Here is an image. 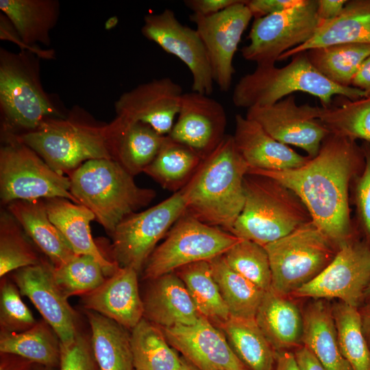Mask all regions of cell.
Here are the masks:
<instances>
[{
  "instance_id": "37",
  "label": "cell",
  "mask_w": 370,
  "mask_h": 370,
  "mask_svg": "<svg viewBox=\"0 0 370 370\" xmlns=\"http://www.w3.org/2000/svg\"><path fill=\"white\" fill-rule=\"evenodd\" d=\"M208 262L230 316L255 319L265 292L232 270L223 255Z\"/></svg>"
},
{
  "instance_id": "28",
  "label": "cell",
  "mask_w": 370,
  "mask_h": 370,
  "mask_svg": "<svg viewBox=\"0 0 370 370\" xmlns=\"http://www.w3.org/2000/svg\"><path fill=\"white\" fill-rule=\"evenodd\" d=\"M340 44L370 45V0L347 1L337 17L322 21L308 41L285 52L278 60L312 49Z\"/></svg>"
},
{
  "instance_id": "24",
  "label": "cell",
  "mask_w": 370,
  "mask_h": 370,
  "mask_svg": "<svg viewBox=\"0 0 370 370\" xmlns=\"http://www.w3.org/2000/svg\"><path fill=\"white\" fill-rule=\"evenodd\" d=\"M143 296V317L161 328L195 324L201 317L175 272L150 280Z\"/></svg>"
},
{
  "instance_id": "31",
  "label": "cell",
  "mask_w": 370,
  "mask_h": 370,
  "mask_svg": "<svg viewBox=\"0 0 370 370\" xmlns=\"http://www.w3.org/2000/svg\"><path fill=\"white\" fill-rule=\"evenodd\" d=\"M90 327V344L100 370H134L127 329L98 312L84 310Z\"/></svg>"
},
{
  "instance_id": "59",
  "label": "cell",
  "mask_w": 370,
  "mask_h": 370,
  "mask_svg": "<svg viewBox=\"0 0 370 370\" xmlns=\"http://www.w3.org/2000/svg\"><path fill=\"white\" fill-rule=\"evenodd\" d=\"M135 370V369H134Z\"/></svg>"
},
{
  "instance_id": "18",
  "label": "cell",
  "mask_w": 370,
  "mask_h": 370,
  "mask_svg": "<svg viewBox=\"0 0 370 370\" xmlns=\"http://www.w3.org/2000/svg\"><path fill=\"white\" fill-rule=\"evenodd\" d=\"M183 94L181 86L169 77L153 79L123 92L114 103L116 116L147 124L167 136L179 113Z\"/></svg>"
},
{
  "instance_id": "44",
  "label": "cell",
  "mask_w": 370,
  "mask_h": 370,
  "mask_svg": "<svg viewBox=\"0 0 370 370\" xmlns=\"http://www.w3.org/2000/svg\"><path fill=\"white\" fill-rule=\"evenodd\" d=\"M21 294L12 280L5 276L0 285V332L19 333L37 322L23 301Z\"/></svg>"
},
{
  "instance_id": "49",
  "label": "cell",
  "mask_w": 370,
  "mask_h": 370,
  "mask_svg": "<svg viewBox=\"0 0 370 370\" xmlns=\"http://www.w3.org/2000/svg\"><path fill=\"white\" fill-rule=\"evenodd\" d=\"M346 0H317V13L322 21L337 17L343 11Z\"/></svg>"
},
{
  "instance_id": "39",
  "label": "cell",
  "mask_w": 370,
  "mask_h": 370,
  "mask_svg": "<svg viewBox=\"0 0 370 370\" xmlns=\"http://www.w3.org/2000/svg\"><path fill=\"white\" fill-rule=\"evenodd\" d=\"M319 107V119L330 134L370 144V95L358 99L341 97Z\"/></svg>"
},
{
  "instance_id": "46",
  "label": "cell",
  "mask_w": 370,
  "mask_h": 370,
  "mask_svg": "<svg viewBox=\"0 0 370 370\" xmlns=\"http://www.w3.org/2000/svg\"><path fill=\"white\" fill-rule=\"evenodd\" d=\"M59 370H100L88 335L79 330L73 341L61 343Z\"/></svg>"
},
{
  "instance_id": "4",
  "label": "cell",
  "mask_w": 370,
  "mask_h": 370,
  "mask_svg": "<svg viewBox=\"0 0 370 370\" xmlns=\"http://www.w3.org/2000/svg\"><path fill=\"white\" fill-rule=\"evenodd\" d=\"M69 177L72 195L92 212L110 234L126 217L148 206L156 195L153 189L138 186L134 176L112 159L86 161Z\"/></svg>"
},
{
  "instance_id": "55",
  "label": "cell",
  "mask_w": 370,
  "mask_h": 370,
  "mask_svg": "<svg viewBox=\"0 0 370 370\" xmlns=\"http://www.w3.org/2000/svg\"><path fill=\"white\" fill-rule=\"evenodd\" d=\"M175 370H199L190 362L182 357V362L180 367Z\"/></svg>"
},
{
  "instance_id": "29",
  "label": "cell",
  "mask_w": 370,
  "mask_h": 370,
  "mask_svg": "<svg viewBox=\"0 0 370 370\" xmlns=\"http://www.w3.org/2000/svg\"><path fill=\"white\" fill-rule=\"evenodd\" d=\"M302 314V345L326 370H352L340 350L332 305L325 299H312Z\"/></svg>"
},
{
  "instance_id": "47",
  "label": "cell",
  "mask_w": 370,
  "mask_h": 370,
  "mask_svg": "<svg viewBox=\"0 0 370 370\" xmlns=\"http://www.w3.org/2000/svg\"><path fill=\"white\" fill-rule=\"evenodd\" d=\"M300 1L301 0H249L246 1V5L253 17L258 18L291 8Z\"/></svg>"
},
{
  "instance_id": "7",
  "label": "cell",
  "mask_w": 370,
  "mask_h": 370,
  "mask_svg": "<svg viewBox=\"0 0 370 370\" xmlns=\"http://www.w3.org/2000/svg\"><path fill=\"white\" fill-rule=\"evenodd\" d=\"M40 58L21 51L0 48V109L3 134L35 130L45 119L65 117L45 91Z\"/></svg>"
},
{
  "instance_id": "19",
  "label": "cell",
  "mask_w": 370,
  "mask_h": 370,
  "mask_svg": "<svg viewBox=\"0 0 370 370\" xmlns=\"http://www.w3.org/2000/svg\"><path fill=\"white\" fill-rule=\"evenodd\" d=\"M176 122L168 135L203 158L224 138L227 117L224 107L210 96L197 92L182 95Z\"/></svg>"
},
{
  "instance_id": "41",
  "label": "cell",
  "mask_w": 370,
  "mask_h": 370,
  "mask_svg": "<svg viewBox=\"0 0 370 370\" xmlns=\"http://www.w3.org/2000/svg\"><path fill=\"white\" fill-rule=\"evenodd\" d=\"M16 219L8 211L0 215V277L37 264L41 258Z\"/></svg>"
},
{
  "instance_id": "16",
  "label": "cell",
  "mask_w": 370,
  "mask_h": 370,
  "mask_svg": "<svg viewBox=\"0 0 370 370\" xmlns=\"http://www.w3.org/2000/svg\"><path fill=\"white\" fill-rule=\"evenodd\" d=\"M252 17L246 1L242 0L214 14L189 16L207 51L214 83L221 91L231 86L235 73L234 57Z\"/></svg>"
},
{
  "instance_id": "2",
  "label": "cell",
  "mask_w": 370,
  "mask_h": 370,
  "mask_svg": "<svg viewBox=\"0 0 370 370\" xmlns=\"http://www.w3.org/2000/svg\"><path fill=\"white\" fill-rule=\"evenodd\" d=\"M249 166L239 153L233 136L204 158L184 188L186 213L200 221L230 232L245 203L244 179Z\"/></svg>"
},
{
  "instance_id": "48",
  "label": "cell",
  "mask_w": 370,
  "mask_h": 370,
  "mask_svg": "<svg viewBox=\"0 0 370 370\" xmlns=\"http://www.w3.org/2000/svg\"><path fill=\"white\" fill-rule=\"evenodd\" d=\"M239 0H185L184 5L193 14L208 16L219 12Z\"/></svg>"
},
{
  "instance_id": "30",
  "label": "cell",
  "mask_w": 370,
  "mask_h": 370,
  "mask_svg": "<svg viewBox=\"0 0 370 370\" xmlns=\"http://www.w3.org/2000/svg\"><path fill=\"white\" fill-rule=\"evenodd\" d=\"M113 158L133 176L143 172L160 149L166 136L149 125L116 116Z\"/></svg>"
},
{
  "instance_id": "22",
  "label": "cell",
  "mask_w": 370,
  "mask_h": 370,
  "mask_svg": "<svg viewBox=\"0 0 370 370\" xmlns=\"http://www.w3.org/2000/svg\"><path fill=\"white\" fill-rule=\"evenodd\" d=\"M235 145L250 169L278 171L294 169L310 159L268 134L257 122L236 114Z\"/></svg>"
},
{
  "instance_id": "14",
  "label": "cell",
  "mask_w": 370,
  "mask_h": 370,
  "mask_svg": "<svg viewBox=\"0 0 370 370\" xmlns=\"http://www.w3.org/2000/svg\"><path fill=\"white\" fill-rule=\"evenodd\" d=\"M142 34L188 68L192 91L210 96L214 89L212 71L204 44L196 29L184 25L170 9L144 17Z\"/></svg>"
},
{
  "instance_id": "3",
  "label": "cell",
  "mask_w": 370,
  "mask_h": 370,
  "mask_svg": "<svg viewBox=\"0 0 370 370\" xmlns=\"http://www.w3.org/2000/svg\"><path fill=\"white\" fill-rule=\"evenodd\" d=\"M78 115L73 111L67 117L49 118L34 130L14 135L62 175L90 160H114L113 123H92Z\"/></svg>"
},
{
  "instance_id": "38",
  "label": "cell",
  "mask_w": 370,
  "mask_h": 370,
  "mask_svg": "<svg viewBox=\"0 0 370 370\" xmlns=\"http://www.w3.org/2000/svg\"><path fill=\"white\" fill-rule=\"evenodd\" d=\"M305 52L312 65L325 78L349 87L360 65L370 55V45L340 44Z\"/></svg>"
},
{
  "instance_id": "15",
  "label": "cell",
  "mask_w": 370,
  "mask_h": 370,
  "mask_svg": "<svg viewBox=\"0 0 370 370\" xmlns=\"http://www.w3.org/2000/svg\"><path fill=\"white\" fill-rule=\"evenodd\" d=\"M246 117L278 141L302 149L310 158L317 155L330 134L319 119V106L298 105L293 95L273 105L249 108Z\"/></svg>"
},
{
  "instance_id": "40",
  "label": "cell",
  "mask_w": 370,
  "mask_h": 370,
  "mask_svg": "<svg viewBox=\"0 0 370 370\" xmlns=\"http://www.w3.org/2000/svg\"><path fill=\"white\" fill-rule=\"evenodd\" d=\"M341 352L352 370H370V347L358 308L338 301L332 305Z\"/></svg>"
},
{
  "instance_id": "33",
  "label": "cell",
  "mask_w": 370,
  "mask_h": 370,
  "mask_svg": "<svg viewBox=\"0 0 370 370\" xmlns=\"http://www.w3.org/2000/svg\"><path fill=\"white\" fill-rule=\"evenodd\" d=\"M0 353L15 354L46 367L59 368L61 341L43 319L19 333L0 332Z\"/></svg>"
},
{
  "instance_id": "34",
  "label": "cell",
  "mask_w": 370,
  "mask_h": 370,
  "mask_svg": "<svg viewBox=\"0 0 370 370\" xmlns=\"http://www.w3.org/2000/svg\"><path fill=\"white\" fill-rule=\"evenodd\" d=\"M202 159L193 149L167 135L158 154L143 172L164 188L175 193L189 182Z\"/></svg>"
},
{
  "instance_id": "45",
  "label": "cell",
  "mask_w": 370,
  "mask_h": 370,
  "mask_svg": "<svg viewBox=\"0 0 370 370\" xmlns=\"http://www.w3.org/2000/svg\"><path fill=\"white\" fill-rule=\"evenodd\" d=\"M361 147L365 164L362 171L354 177V199L364 241L370 246V144L363 142Z\"/></svg>"
},
{
  "instance_id": "23",
  "label": "cell",
  "mask_w": 370,
  "mask_h": 370,
  "mask_svg": "<svg viewBox=\"0 0 370 370\" xmlns=\"http://www.w3.org/2000/svg\"><path fill=\"white\" fill-rule=\"evenodd\" d=\"M0 10L9 19L20 39L23 49L40 58L52 60L55 51L49 47L50 32L56 25L60 12L58 0H0Z\"/></svg>"
},
{
  "instance_id": "42",
  "label": "cell",
  "mask_w": 370,
  "mask_h": 370,
  "mask_svg": "<svg viewBox=\"0 0 370 370\" xmlns=\"http://www.w3.org/2000/svg\"><path fill=\"white\" fill-rule=\"evenodd\" d=\"M227 265L264 292L271 289V271L267 252L255 242L241 239L223 255Z\"/></svg>"
},
{
  "instance_id": "43",
  "label": "cell",
  "mask_w": 370,
  "mask_h": 370,
  "mask_svg": "<svg viewBox=\"0 0 370 370\" xmlns=\"http://www.w3.org/2000/svg\"><path fill=\"white\" fill-rule=\"evenodd\" d=\"M106 275L102 266L88 255H75L66 263L54 268L55 280L68 298L95 290L105 282Z\"/></svg>"
},
{
  "instance_id": "21",
  "label": "cell",
  "mask_w": 370,
  "mask_h": 370,
  "mask_svg": "<svg viewBox=\"0 0 370 370\" xmlns=\"http://www.w3.org/2000/svg\"><path fill=\"white\" fill-rule=\"evenodd\" d=\"M138 272L131 267H119L95 290L81 296L84 310L98 312L132 330L143 318Z\"/></svg>"
},
{
  "instance_id": "26",
  "label": "cell",
  "mask_w": 370,
  "mask_h": 370,
  "mask_svg": "<svg viewBox=\"0 0 370 370\" xmlns=\"http://www.w3.org/2000/svg\"><path fill=\"white\" fill-rule=\"evenodd\" d=\"M44 201L49 219L75 254L93 257L102 266L108 277L120 267L115 262L106 259L95 243L90 223L95 220V217L91 210L65 198H49Z\"/></svg>"
},
{
  "instance_id": "53",
  "label": "cell",
  "mask_w": 370,
  "mask_h": 370,
  "mask_svg": "<svg viewBox=\"0 0 370 370\" xmlns=\"http://www.w3.org/2000/svg\"><path fill=\"white\" fill-rule=\"evenodd\" d=\"M274 370H301L293 352L278 353Z\"/></svg>"
},
{
  "instance_id": "36",
  "label": "cell",
  "mask_w": 370,
  "mask_h": 370,
  "mask_svg": "<svg viewBox=\"0 0 370 370\" xmlns=\"http://www.w3.org/2000/svg\"><path fill=\"white\" fill-rule=\"evenodd\" d=\"M185 284L199 314L219 327L230 317L208 261H199L174 271Z\"/></svg>"
},
{
  "instance_id": "20",
  "label": "cell",
  "mask_w": 370,
  "mask_h": 370,
  "mask_svg": "<svg viewBox=\"0 0 370 370\" xmlns=\"http://www.w3.org/2000/svg\"><path fill=\"white\" fill-rule=\"evenodd\" d=\"M162 329L170 345L199 370H247L221 330L203 317L194 325Z\"/></svg>"
},
{
  "instance_id": "51",
  "label": "cell",
  "mask_w": 370,
  "mask_h": 370,
  "mask_svg": "<svg viewBox=\"0 0 370 370\" xmlns=\"http://www.w3.org/2000/svg\"><path fill=\"white\" fill-rule=\"evenodd\" d=\"M293 352L301 370H326L313 354L304 345L297 347Z\"/></svg>"
},
{
  "instance_id": "35",
  "label": "cell",
  "mask_w": 370,
  "mask_h": 370,
  "mask_svg": "<svg viewBox=\"0 0 370 370\" xmlns=\"http://www.w3.org/2000/svg\"><path fill=\"white\" fill-rule=\"evenodd\" d=\"M131 347L135 370H175L180 357L162 329L144 317L132 330Z\"/></svg>"
},
{
  "instance_id": "50",
  "label": "cell",
  "mask_w": 370,
  "mask_h": 370,
  "mask_svg": "<svg viewBox=\"0 0 370 370\" xmlns=\"http://www.w3.org/2000/svg\"><path fill=\"white\" fill-rule=\"evenodd\" d=\"M36 365L15 354L0 353V370H34Z\"/></svg>"
},
{
  "instance_id": "12",
  "label": "cell",
  "mask_w": 370,
  "mask_h": 370,
  "mask_svg": "<svg viewBox=\"0 0 370 370\" xmlns=\"http://www.w3.org/2000/svg\"><path fill=\"white\" fill-rule=\"evenodd\" d=\"M321 23L317 0H301L291 8L254 18L249 42L241 54L257 65L275 64L283 53L308 41Z\"/></svg>"
},
{
  "instance_id": "32",
  "label": "cell",
  "mask_w": 370,
  "mask_h": 370,
  "mask_svg": "<svg viewBox=\"0 0 370 370\" xmlns=\"http://www.w3.org/2000/svg\"><path fill=\"white\" fill-rule=\"evenodd\" d=\"M218 328L247 370H274L278 353L255 319L230 316Z\"/></svg>"
},
{
  "instance_id": "17",
  "label": "cell",
  "mask_w": 370,
  "mask_h": 370,
  "mask_svg": "<svg viewBox=\"0 0 370 370\" xmlns=\"http://www.w3.org/2000/svg\"><path fill=\"white\" fill-rule=\"evenodd\" d=\"M12 280L53 329L62 343L74 339L79 329L75 310L54 278V267L42 258L39 263L17 269Z\"/></svg>"
},
{
  "instance_id": "11",
  "label": "cell",
  "mask_w": 370,
  "mask_h": 370,
  "mask_svg": "<svg viewBox=\"0 0 370 370\" xmlns=\"http://www.w3.org/2000/svg\"><path fill=\"white\" fill-rule=\"evenodd\" d=\"M186 210V195L182 188L158 204L126 217L110 234L113 261L121 267H131L139 273L157 243Z\"/></svg>"
},
{
  "instance_id": "13",
  "label": "cell",
  "mask_w": 370,
  "mask_h": 370,
  "mask_svg": "<svg viewBox=\"0 0 370 370\" xmlns=\"http://www.w3.org/2000/svg\"><path fill=\"white\" fill-rule=\"evenodd\" d=\"M370 286V246L359 239L338 248L330 264L313 280L291 297L314 299H337L359 308Z\"/></svg>"
},
{
  "instance_id": "9",
  "label": "cell",
  "mask_w": 370,
  "mask_h": 370,
  "mask_svg": "<svg viewBox=\"0 0 370 370\" xmlns=\"http://www.w3.org/2000/svg\"><path fill=\"white\" fill-rule=\"evenodd\" d=\"M0 148V197L16 200L61 197L79 204L70 192L69 176L51 169L32 149L12 134H2Z\"/></svg>"
},
{
  "instance_id": "10",
  "label": "cell",
  "mask_w": 370,
  "mask_h": 370,
  "mask_svg": "<svg viewBox=\"0 0 370 370\" xmlns=\"http://www.w3.org/2000/svg\"><path fill=\"white\" fill-rule=\"evenodd\" d=\"M241 239L185 213L148 258L143 278L153 280L187 264L209 261L223 255Z\"/></svg>"
},
{
  "instance_id": "27",
  "label": "cell",
  "mask_w": 370,
  "mask_h": 370,
  "mask_svg": "<svg viewBox=\"0 0 370 370\" xmlns=\"http://www.w3.org/2000/svg\"><path fill=\"white\" fill-rule=\"evenodd\" d=\"M7 210L54 268L60 267L77 255L49 219L44 199L16 200L7 205Z\"/></svg>"
},
{
  "instance_id": "6",
  "label": "cell",
  "mask_w": 370,
  "mask_h": 370,
  "mask_svg": "<svg viewBox=\"0 0 370 370\" xmlns=\"http://www.w3.org/2000/svg\"><path fill=\"white\" fill-rule=\"evenodd\" d=\"M244 191L243 210L229 232L239 238L264 246L312 221L300 199L270 177L247 173Z\"/></svg>"
},
{
  "instance_id": "25",
  "label": "cell",
  "mask_w": 370,
  "mask_h": 370,
  "mask_svg": "<svg viewBox=\"0 0 370 370\" xmlns=\"http://www.w3.org/2000/svg\"><path fill=\"white\" fill-rule=\"evenodd\" d=\"M294 298L265 292L255 320L277 353L293 352L302 345L304 321L302 310Z\"/></svg>"
},
{
  "instance_id": "8",
  "label": "cell",
  "mask_w": 370,
  "mask_h": 370,
  "mask_svg": "<svg viewBox=\"0 0 370 370\" xmlns=\"http://www.w3.org/2000/svg\"><path fill=\"white\" fill-rule=\"evenodd\" d=\"M264 247L270 262L271 290L285 296L317 278L338 250L312 221Z\"/></svg>"
},
{
  "instance_id": "56",
  "label": "cell",
  "mask_w": 370,
  "mask_h": 370,
  "mask_svg": "<svg viewBox=\"0 0 370 370\" xmlns=\"http://www.w3.org/2000/svg\"><path fill=\"white\" fill-rule=\"evenodd\" d=\"M34 370H59V368L46 367L36 364Z\"/></svg>"
},
{
  "instance_id": "57",
  "label": "cell",
  "mask_w": 370,
  "mask_h": 370,
  "mask_svg": "<svg viewBox=\"0 0 370 370\" xmlns=\"http://www.w3.org/2000/svg\"><path fill=\"white\" fill-rule=\"evenodd\" d=\"M117 23V18H111L106 22V28L113 27Z\"/></svg>"
},
{
  "instance_id": "52",
  "label": "cell",
  "mask_w": 370,
  "mask_h": 370,
  "mask_svg": "<svg viewBox=\"0 0 370 370\" xmlns=\"http://www.w3.org/2000/svg\"><path fill=\"white\" fill-rule=\"evenodd\" d=\"M351 86L364 91L366 97L370 95V55L360 65L352 81Z\"/></svg>"
},
{
  "instance_id": "58",
  "label": "cell",
  "mask_w": 370,
  "mask_h": 370,
  "mask_svg": "<svg viewBox=\"0 0 370 370\" xmlns=\"http://www.w3.org/2000/svg\"><path fill=\"white\" fill-rule=\"evenodd\" d=\"M368 301H370V286L367 288L365 295V303Z\"/></svg>"
},
{
  "instance_id": "5",
  "label": "cell",
  "mask_w": 370,
  "mask_h": 370,
  "mask_svg": "<svg viewBox=\"0 0 370 370\" xmlns=\"http://www.w3.org/2000/svg\"><path fill=\"white\" fill-rule=\"evenodd\" d=\"M295 92H304L319 99L321 106L331 103L334 96L349 99L366 97L352 86L336 84L322 75L310 63L306 52L297 53L283 67L257 65L236 84L232 102L238 108H251L273 105Z\"/></svg>"
},
{
  "instance_id": "1",
  "label": "cell",
  "mask_w": 370,
  "mask_h": 370,
  "mask_svg": "<svg viewBox=\"0 0 370 370\" xmlns=\"http://www.w3.org/2000/svg\"><path fill=\"white\" fill-rule=\"evenodd\" d=\"M364 164L361 147L330 134L317 155L300 167L278 171L249 169L247 173L270 177L291 190L313 223L339 248L358 239L350 217L349 187Z\"/></svg>"
},
{
  "instance_id": "54",
  "label": "cell",
  "mask_w": 370,
  "mask_h": 370,
  "mask_svg": "<svg viewBox=\"0 0 370 370\" xmlns=\"http://www.w3.org/2000/svg\"><path fill=\"white\" fill-rule=\"evenodd\" d=\"M358 310L360 316L362 331L367 343L370 347V301L365 302L358 308Z\"/></svg>"
}]
</instances>
